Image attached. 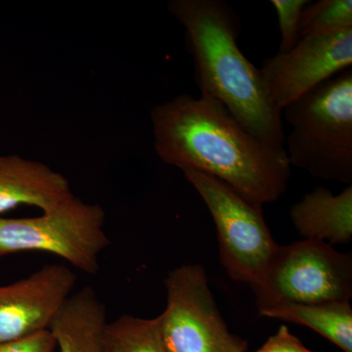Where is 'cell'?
<instances>
[{"label": "cell", "instance_id": "17", "mask_svg": "<svg viewBox=\"0 0 352 352\" xmlns=\"http://www.w3.org/2000/svg\"><path fill=\"white\" fill-rule=\"evenodd\" d=\"M56 342L50 330L21 338V339L0 342V352H53Z\"/></svg>", "mask_w": 352, "mask_h": 352}, {"label": "cell", "instance_id": "13", "mask_svg": "<svg viewBox=\"0 0 352 352\" xmlns=\"http://www.w3.org/2000/svg\"><path fill=\"white\" fill-rule=\"evenodd\" d=\"M268 318L305 326L344 352H352V307L349 302L280 303L258 311Z\"/></svg>", "mask_w": 352, "mask_h": 352}, {"label": "cell", "instance_id": "10", "mask_svg": "<svg viewBox=\"0 0 352 352\" xmlns=\"http://www.w3.org/2000/svg\"><path fill=\"white\" fill-rule=\"evenodd\" d=\"M75 197L68 179L46 164L18 155L0 156V214L21 206L50 212Z\"/></svg>", "mask_w": 352, "mask_h": 352}, {"label": "cell", "instance_id": "12", "mask_svg": "<svg viewBox=\"0 0 352 352\" xmlns=\"http://www.w3.org/2000/svg\"><path fill=\"white\" fill-rule=\"evenodd\" d=\"M107 310L90 286L72 294L50 330L59 352H101Z\"/></svg>", "mask_w": 352, "mask_h": 352}, {"label": "cell", "instance_id": "16", "mask_svg": "<svg viewBox=\"0 0 352 352\" xmlns=\"http://www.w3.org/2000/svg\"><path fill=\"white\" fill-rule=\"evenodd\" d=\"M270 3L276 10L281 32L279 52H288L298 43L300 16L310 2L308 0H271Z\"/></svg>", "mask_w": 352, "mask_h": 352}, {"label": "cell", "instance_id": "9", "mask_svg": "<svg viewBox=\"0 0 352 352\" xmlns=\"http://www.w3.org/2000/svg\"><path fill=\"white\" fill-rule=\"evenodd\" d=\"M76 283V273L69 266L55 263L0 286V342L50 330Z\"/></svg>", "mask_w": 352, "mask_h": 352}, {"label": "cell", "instance_id": "18", "mask_svg": "<svg viewBox=\"0 0 352 352\" xmlns=\"http://www.w3.org/2000/svg\"><path fill=\"white\" fill-rule=\"evenodd\" d=\"M256 352H315L303 346L302 342L289 332L287 326H282L276 333L271 336Z\"/></svg>", "mask_w": 352, "mask_h": 352}, {"label": "cell", "instance_id": "3", "mask_svg": "<svg viewBox=\"0 0 352 352\" xmlns=\"http://www.w3.org/2000/svg\"><path fill=\"white\" fill-rule=\"evenodd\" d=\"M291 126L289 164L315 178L352 184V69L317 85L282 111Z\"/></svg>", "mask_w": 352, "mask_h": 352}, {"label": "cell", "instance_id": "15", "mask_svg": "<svg viewBox=\"0 0 352 352\" xmlns=\"http://www.w3.org/2000/svg\"><path fill=\"white\" fill-rule=\"evenodd\" d=\"M352 29L351 0H321L307 4L298 25V39L312 34Z\"/></svg>", "mask_w": 352, "mask_h": 352}, {"label": "cell", "instance_id": "2", "mask_svg": "<svg viewBox=\"0 0 352 352\" xmlns=\"http://www.w3.org/2000/svg\"><path fill=\"white\" fill-rule=\"evenodd\" d=\"M168 11L186 30L201 94L223 104L252 135L284 147L282 113L268 99L261 69L238 45L240 21L233 9L222 0H173Z\"/></svg>", "mask_w": 352, "mask_h": 352}, {"label": "cell", "instance_id": "1", "mask_svg": "<svg viewBox=\"0 0 352 352\" xmlns=\"http://www.w3.org/2000/svg\"><path fill=\"white\" fill-rule=\"evenodd\" d=\"M151 122L155 150L164 163L219 178L263 206L286 193V148L245 131L217 99L182 95L153 109Z\"/></svg>", "mask_w": 352, "mask_h": 352}, {"label": "cell", "instance_id": "4", "mask_svg": "<svg viewBox=\"0 0 352 352\" xmlns=\"http://www.w3.org/2000/svg\"><path fill=\"white\" fill-rule=\"evenodd\" d=\"M105 220L100 205L78 197L39 217H0V258L22 252H48L85 274H97L101 254L110 245Z\"/></svg>", "mask_w": 352, "mask_h": 352}, {"label": "cell", "instance_id": "5", "mask_svg": "<svg viewBox=\"0 0 352 352\" xmlns=\"http://www.w3.org/2000/svg\"><path fill=\"white\" fill-rule=\"evenodd\" d=\"M251 288L258 311L280 303L349 302L352 256L317 240L278 245Z\"/></svg>", "mask_w": 352, "mask_h": 352}, {"label": "cell", "instance_id": "8", "mask_svg": "<svg viewBox=\"0 0 352 352\" xmlns=\"http://www.w3.org/2000/svg\"><path fill=\"white\" fill-rule=\"evenodd\" d=\"M352 65V29L302 36L288 52H278L261 69L264 89L282 113L292 102Z\"/></svg>", "mask_w": 352, "mask_h": 352}, {"label": "cell", "instance_id": "7", "mask_svg": "<svg viewBox=\"0 0 352 352\" xmlns=\"http://www.w3.org/2000/svg\"><path fill=\"white\" fill-rule=\"evenodd\" d=\"M166 305L157 316L168 352H245L247 340L227 327L205 268L185 264L164 279Z\"/></svg>", "mask_w": 352, "mask_h": 352}, {"label": "cell", "instance_id": "11", "mask_svg": "<svg viewBox=\"0 0 352 352\" xmlns=\"http://www.w3.org/2000/svg\"><path fill=\"white\" fill-rule=\"evenodd\" d=\"M289 215L305 240L347 244L352 239V185L338 195L317 187L292 207Z\"/></svg>", "mask_w": 352, "mask_h": 352}, {"label": "cell", "instance_id": "6", "mask_svg": "<svg viewBox=\"0 0 352 352\" xmlns=\"http://www.w3.org/2000/svg\"><path fill=\"white\" fill-rule=\"evenodd\" d=\"M182 173L212 214L220 261L229 276L251 287L258 284L278 247L264 219L263 205L214 176L191 170Z\"/></svg>", "mask_w": 352, "mask_h": 352}, {"label": "cell", "instance_id": "14", "mask_svg": "<svg viewBox=\"0 0 352 352\" xmlns=\"http://www.w3.org/2000/svg\"><path fill=\"white\" fill-rule=\"evenodd\" d=\"M101 352H168L162 338L157 317L141 318L124 314L107 322Z\"/></svg>", "mask_w": 352, "mask_h": 352}]
</instances>
